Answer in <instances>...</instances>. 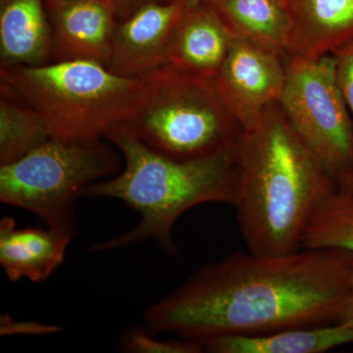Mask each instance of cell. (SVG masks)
Returning a JSON list of instances; mask_svg holds the SVG:
<instances>
[{
  "label": "cell",
  "mask_w": 353,
  "mask_h": 353,
  "mask_svg": "<svg viewBox=\"0 0 353 353\" xmlns=\"http://www.w3.org/2000/svg\"><path fill=\"white\" fill-rule=\"evenodd\" d=\"M141 97L124 122L155 152L179 160L210 157L238 143L243 127L213 78L168 65L143 76Z\"/></svg>",
  "instance_id": "5"
},
{
  "label": "cell",
  "mask_w": 353,
  "mask_h": 353,
  "mask_svg": "<svg viewBox=\"0 0 353 353\" xmlns=\"http://www.w3.org/2000/svg\"><path fill=\"white\" fill-rule=\"evenodd\" d=\"M153 1H166V0H115L114 3L117 8V19L128 15L137 7Z\"/></svg>",
  "instance_id": "22"
},
{
  "label": "cell",
  "mask_w": 353,
  "mask_h": 353,
  "mask_svg": "<svg viewBox=\"0 0 353 353\" xmlns=\"http://www.w3.org/2000/svg\"><path fill=\"white\" fill-rule=\"evenodd\" d=\"M278 102L338 185L353 173V118L336 83L333 55L290 57Z\"/></svg>",
  "instance_id": "7"
},
{
  "label": "cell",
  "mask_w": 353,
  "mask_h": 353,
  "mask_svg": "<svg viewBox=\"0 0 353 353\" xmlns=\"http://www.w3.org/2000/svg\"><path fill=\"white\" fill-rule=\"evenodd\" d=\"M59 331L58 327L48 326V325H41L38 323H13L11 319L6 318L2 319L1 334H12V333L18 334H48L53 332Z\"/></svg>",
  "instance_id": "21"
},
{
  "label": "cell",
  "mask_w": 353,
  "mask_h": 353,
  "mask_svg": "<svg viewBox=\"0 0 353 353\" xmlns=\"http://www.w3.org/2000/svg\"><path fill=\"white\" fill-rule=\"evenodd\" d=\"M289 58L262 44L234 39L214 80L223 101L243 130L280 99Z\"/></svg>",
  "instance_id": "8"
},
{
  "label": "cell",
  "mask_w": 353,
  "mask_h": 353,
  "mask_svg": "<svg viewBox=\"0 0 353 353\" xmlns=\"http://www.w3.org/2000/svg\"><path fill=\"white\" fill-rule=\"evenodd\" d=\"M52 138L43 116L0 85V165L12 163Z\"/></svg>",
  "instance_id": "17"
},
{
  "label": "cell",
  "mask_w": 353,
  "mask_h": 353,
  "mask_svg": "<svg viewBox=\"0 0 353 353\" xmlns=\"http://www.w3.org/2000/svg\"><path fill=\"white\" fill-rule=\"evenodd\" d=\"M289 57L317 59L353 41V0H279Z\"/></svg>",
  "instance_id": "12"
},
{
  "label": "cell",
  "mask_w": 353,
  "mask_h": 353,
  "mask_svg": "<svg viewBox=\"0 0 353 353\" xmlns=\"http://www.w3.org/2000/svg\"><path fill=\"white\" fill-rule=\"evenodd\" d=\"M105 139L124 158V169L112 178L90 185L85 196L119 199L141 215L138 226L92 252L126 248L154 240L171 255L178 254L173 241L176 220L204 203L234 205L238 189L236 145L210 157L179 160L143 143L125 123L114 127Z\"/></svg>",
  "instance_id": "3"
},
{
  "label": "cell",
  "mask_w": 353,
  "mask_h": 353,
  "mask_svg": "<svg viewBox=\"0 0 353 353\" xmlns=\"http://www.w3.org/2000/svg\"><path fill=\"white\" fill-rule=\"evenodd\" d=\"M353 343V324L283 330L259 336H232L202 343L210 353H322Z\"/></svg>",
  "instance_id": "15"
},
{
  "label": "cell",
  "mask_w": 353,
  "mask_h": 353,
  "mask_svg": "<svg viewBox=\"0 0 353 353\" xmlns=\"http://www.w3.org/2000/svg\"><path fill=\"white\" fill-rule=\"evenodd\" d=\"M339 185H340V187L347 188V189L353 190V173L345 176V178L339 183Z\"/></svg>",
  "instance_id": "24"
},
{
  "label": "cell",
  "mask_w": 353,
  "mask_h": 353,
  "mask_svg": "<svg viewBox=\"0 0 353 353\" xmlns=\"http://www.w3.org/2000/svg\"><path fill=\"white\" fill-rule=\"evenodd\" d=\"M46 0H0V67L50 63Z\"/></svg>",
  "instance_id": "14"
},
{
  "label": "cell",
  "mask_w": 353,
  "mask_h": 353,
  "mask_svg": "<svg viewBox=\"0 0 353 353\" xmlns=\"http://www.w3.org/2000/svg\"><path fill=\"white\" fill-rule=\"evenodd\" d=\"M341 322L352 323L353 324V271L352 276V285H350V296H348L345 310L341 316Z\"/></svg>",
  "instance_id": "23"
},
{
  "label": "cell",
  "mask_w": 353,
  "mask_h": 353,
  "mask_svg": "<svg viewBox=\"0 0 353 353\" xmlns=\"http://www.w3.org/2000/svg\"><path fill=\"white\" fill-rule=\"evenodd\" d=\"M234 206L248 250L284 255L301 248L316 209L339 185L292 127L279 102L236 143Z\"/></svg>",
  "instance_id": "2"
},
{
  "label": "cell",
  "mask_w": 353,
  "mask_h": 353,
  "mask_svg": "<svg viewBox=\"0 0 353 353\" xmlns=\"http://www.w3.org/2000/svg\"><path fill=\"white\" fill-rule=\"evenodd\" d=\"M0 85L37 109L52 138L92 141L105 138L131 117L143 78L118 75L105 65L75 60L0 67Z\"/></svg>",
  "instance_id": "4"
},
{
  "label": "cell",
  "mask_w": 353,
  "mask_h": 353,
  "mask_svg": "<svg viewBox=\"0 0 353 353\" xmlns=\"http://www.w3.org/2000/svg\"><path fill=\"white\" fill-rule=\"evenodd\" d=\"M352 271L353 253L339 248L233 253L146 309L145 328L202 343L336 324L350 296Z\"/></svg>",
  "instance_id": "1"
},
{
  "label": "cell",
  "mask_w": 353,
  "mask_h": 353,
  "mask_svg": "<svg viewBox=\"0 0 353 353\" xmlns=\"http://www.w3.org/2000/svg\"><path fill=\"white\" fill-rule=\"evenodd\" d=\"M205 1L234 39H248L288 55V22L279 0Z\"/></svg>",
  "instance_id": "16"
},
{
  "label": "cell",
  "mask_w": 353,
  "mask_h": 353,
  "mask_svg": "<svg viewBox=\"0 0 353 353\" xmlns=\"http://www.w3.org/2000/svg\"><path fill=\"white\" fill-rule=\"evenodd\" d=\"M332 55L336 83L353 118V41L341 46Z\"/></svg>",
  "instance_id": "20"
},
{
  "label": "cell",
  "mask_w": 353,
  "mask_h": 353,
  "mask_svg": "<svg viewBox=\"0 0 353 353\" xmlns=\"http://www.w3.org/2000/svg\"><path fill=\"white\" fill-rule=\"evenodd\" d=\"M301 248L353 253V190L339 185L321 202L304 230Z\"/></svg>",
  "instance_id": "18"
},
{
  "label": "cell",
  "mask_w": 353,
  "mask_h": 353,
  "mask_svg": "<svg viewBox=\"0 0 353 353\" xmlns=\"http://www.w3.org/2000/svg\"><path fill=\"white\" fill-rule=\"evenodd\" d=\"M148 329L132 328L122 334L123 352L132 353H201L203 347L199 341L158 340Z\"/></svg>",
  "instance_id": "19"
},
{
  "label": "cell",
  "mask_w": 353,
  "mask_h": 353,
  "mask_svg": "<svg viewBox=\"0 0 353 353\" xmlns=\"http://www.w3.org/2000/svg\"><path fill=\"white\" fill-rule=\"evenodd\" d=\"M205 0H190L172 32L167 65L190 75L214 79L234 41Z\"/></svg>",
  "instance_id": "11"
},
{
  "label": "cell",
  "mask_w": 353,
  "mask_h": 353,
  "mask_svg": "<svg viewBox=\"0 0 353 353\" xmlns=\"http://www.w3.org/2000/svg\"><path fill=\"white\" fill-rule=\"evenodd\" d=\"M119 158L101 139L51 138L12 163L0 165V201L75 236L74 204L99 179L115 176Z\"/></svg>",
  "instance_id": "6"
},
{
  "label": "cell",
  "mask_w": 353,
  "mask_h": 353,
  "mask_svg": "<svg viewBox=\"0 0 353 353\" xmlns=\"http://www.w3.org/2000/svg\"><path fill=\"white\" fill-rule=\"evenodd\" d=\"M60 1H74V0H60ZM111 1L115 2V0H111Z\"/></svg>",
  "instance_id": "25"
},
{
  "label": "cell",
  "mask_w": 353,
  "mask_h": 353,
  "mask_svg": "<svg viewBox=\"0 0 353 353\" xmlns=\"http://www.w3.org/2000/svg\"><path fill=\"white\" fill-rule=\"evenodd\" d=\"M74 236L48 227L17 228L13 218L0 221V265L12 282H43L61 266Z\"/></svg>",
  "instance_id": "13"
},
{
  "label": "cell",
  "mask_w": 353,
  "mask_h": 353,
  "mask_svg": "<svg viewBox=\"0 0 353 353\" xmlns=\"http://www.w3.org/2000/svg\"><path fill=\"white\" fill-rule=\"evenodd\" d=\"M50 62L94 61L108 67L117 8L111 0H46Z\"/></svg>",
  "instance_id": "10"
},
{
  "label": "cell",
  "mask_w": 353,
  "mask_h": 353,
  "mask_svg": "<svg viewBox=\"0 0 353 353\" xmlns=\"http://www.w3.org/2000/svg\"><path fill=\"white\" fill-rule=\"evenodd\" d=\"M189 2H148L117 19L108 68L118 75L141 78L167 65L172 32Z\"/></svg>",
  "instance_id": "9"
}]
</instances>
